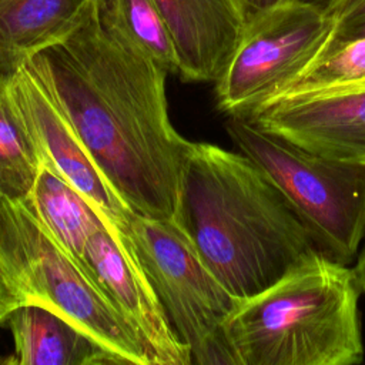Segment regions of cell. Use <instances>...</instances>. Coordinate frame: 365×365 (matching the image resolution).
<instances>
[{
	"instance_id": "6da1fadb",
	"label": "cell",
	"mask_w": 365,
	"mask_h": 365,
	"mask_svg": "<svg viewBox=\"0 0 365 365\" xmlns=\"http://www.w3.org/2000/svg\"><path fill=\"white\" fill-rule=\"evenodd\" d=\"M26 64L130 210L174 220L191 141L170 120L168 73L111 23L101 0Z\"/></svg>"
},
{
	"instance_id": "7a4b0ae2",
	"label": "cell",
	"mask_w": 365,
	"mask_h": 365,
	"mask_svg": "<svg viewBox=\"0 0 365 365\" xmlns=\"http://www.w3.org/2000/svg\"><path fill=\"white\" fill-rule=\"evenodd\" d=\"M174 221L237 299L319 252L269 177L242 153L211 143L190 144Z\"/></svg>"
},
{
	"instance_id": "3957f363",
	"label": "cell",
	"mask_w": 365,
	"mask_h": 365,
	"mask_svg": "<svg viewBox=\"0 0 365 365\" xmlns=\"http://www.w3.org/2000/svg\"><path fill=\"white\" fill-rule=\"evenodd\" d=\"M354 267L315 252L240 299L224 331L235 365H355L364 359Z\"/></svg>"
},
{
	"instance_id": "277c9868",
	"label": "cell",
	"mask_w": 365,
	"mask_h": 365,
	"mask_svg": "<svg viewBox=\"0 0 365 365\" xmlns=\"http://www.w3.org/2000/svg\"><path fill=\"white\" fill-rule=\"evenodd\" d=\"M225 131L282 192L318 251L351 264L365 240V164L311 153L247 117L228 115Z\"/></svg>"
},
{
	"instance_id": "5b68a950",
	"label": "cell",
	"mask_w": 365,
	"mask_h": 365,
	"mask_svg": "<svg viewBox=\"0 0 365 365\" xmlns=\"http://www.w3.org/2000/svg\"><path fill=\"white\" fill-rule=\"evenodd\" d=\"M0 259L29 304L68 319L121 364L153 365L131 324L94 278L51 238L23 200L0 197Z\"/></svg>"
},
{
	"instance_id": "8992f818",
	"label": "cell",
	"mask_w": 365,
	"mask_h": 365,
	"mask_svg": "<svg viewBox=\"0 0 365 365\" xmlns=\"http://www.w3.org/2000/svg\"><path fill=\"white\" fill-rule=\"evenodd\" d=\"M128 237L192 364L235 365L224 327L240 299L204 265L178 224L133 214Z\"/></svg>"
},
{
	"instance_id": "52a82bcc",
	"label": "cell",
	"mask_w": 365,
	"mask_h": 365,
	"mask_svg": "<svg viewBox=\"0 0 365 365\" xmlns=\"http://www.w3.org/2000/svg\"><path fill=\"white\" fill-rule=\"evenodd\" d=\"M332 38V19L301 0L250 13L237 48L215 81L217 107L227 115L251 117L279 97Z\"/></svg>"
},
{
	"instance_id": "ba28073f",
	"label": "cell",
	"mask_w": 365,
	"mask_h": 365,
	"mask_svg": "<svg viewBox=\"0 0 365 365\" xmlns=\"http://www.w3.org/2000/svg\"><path fill=\"white\" fill-rule=\"evenodd\" d=\"M9 91L41 163L77 188L104 215L114 231L128 235L134 212L106 180L27 64L10 76Z\"/></svg>"
},
{
	"instance_id": "9c48e42d",
	"label": "cell",
	"mask_w": 365,
	"mask_h": 365,
	"mask_svg": "<svg viewBox=\"0 0 365 365\" xmlns=\"http://www.w3.org/2000/svg\"><path fill=\"white\" fill-rule=\"evenodd\" d=\"M86 262L96 282L144 342L153 365L192 364L190 348L178 338L145 275L128 235L108 228L87 244Z\"/></svg>"
},
{
	"instance_id": "30bf717a",
	"label": "cell",
	"mask_w": 365,
	"mask_h": 365,
	"mask_svg": "<svg viewBox=\"0 0 365 365\" xmlns=\"http://www.w3.org/2000/svg\"><path fill=\"white\" fill-rule=\"evenodd\" d=\"M247 118L311 153L365 164V87L284 97Z\"/></svg>"
},
{
	"instance_id": "8fae6325",
	"label": "cell",
	"mask_w": 365,
	"mask_h": 365,
	"mask_svg": "<svg viewBox=\"0 0 365 365\" xmlns=\"http://www.w3.org/2000/svg\"><path fill=\"white\" fill-rule=\"evenodd\" d=\"M171 34L184 81L215 83L245 29V0H155Z\"/></svg>"
},
{
	"instance_id": "7c38bea8",
	"label": "cell",
	"mask_w": 365,
	"mask_h": 365,
	"mask_svg": "<svg viewBox=\"0 0 365 365\" xmlns=\"http://www.w3.org/2000/svg\"><path fill=\"white\" fill-rule=\"evenodd\" d=\"M16 365H113L121 362L77 325L38 304L19 307L7 319Z\"/></svg>"
},
{
	"instance_id": "4fadbf2b",
	"label": "cell",
	"mask_w": 365,
	"mask_h": 365,
	"mask_svg": "<svg viewBox=\"0 0 365 365\" xmlns=\"http://www.w3.org/2000/svg\"><path fill=\"white\" fill-rule=\"evenodd\" d=\"M23 201L51 238L90 277L93 275L86 262V248L91 237L103 228H108L115 235H124L114 231L104 215L77 188L44 163Z\"/></svg>"
},
{
	"instance_id": "5bb4252c",
	"label": "cell",
	"mask_w": 365,
	"mask_h": 365,
	"mask_svg": "<svg viewBox=\"0 0 365 365\" xmlns=\"http://www.w3.org/2000/svg\"><path fill=\"white\" fill-rule=\"evenodd\" d=\"M90 0H0V77L64 36Z\"/></svg>"
},
{
	"instance_id": "9a60e30c",
	"label": "cell",
	"mask_w": 365,
	"mask_h": 365,
	"mask_svg": "<svg viewBox=\"0 0 365 365\" xmlns=\"http://www.w3.org/2000/svg\"><path fill=\"white\" fill-rule=\"evenodd\" d=\"M9 78L0 77V197L24 200L38 174L41 160L14 107Z\"/></svg>"
},
{
	"instance_id": "2e32d148",
	"label": "cell",
	"mask_w": 365,
	"mask_h": 365,
	"mask_svg": "<svg viewBox=\"0 0 365 365\" xmlns=\"http://www.w3.org/2000/svg\"><path fill=\"white\" fill-rule=\"evenodd\" d=\"M111 23L168 74H178L171 34L155 0H101Z\"/></svg>"
},
{
	"instance_id": "e0dca14e",
	"label": "cell",
	"mask_w": 365,
	"mask_h": 365,
	"mask_svg": "<svg viewBox=\"0 0 365 365\" xmlns=\"http://www.w3.org/2000/svg\"><path fill=\"white\" fill-rule=\"evenodd\" d=\"M364 81L365 37L331 41L327 51L275 100L354 87Z\"/></svg>"
},
{
	"instance_id": "ac0fdd59",
	"label": "cell",
	"mask_w": 365,
	"mask_h": 365,
	"mask_svg": "<svg viewBox=\"0 0 365 365\" xmlns=\"http://www.w3.org/2000/svg\"><path fill=\"white\" fill-rule=\"evenodd\" d=\"M324 10L334 21L332 41L365 37V0H331Z\"/></svg>"
},
{
	"instance_id": "d6986e66",
	"label": "cell",
	"mask_w": 365,
	"mask_h": 365,
	"mask_svg": "<svg viewBox=\"0 0 365 365\" xmlns=\"http://www.w3.org/2000/svg\"><path fill=\"white\" fill-rule=\"evenodd\" d=\"M26 304H29L26 295L0 259V325L6 324L9 317Z\"/></svg>"
},
{
	"instance_id": "ffe728a7",
	"label": "cell",
	"mask_w": 365,
	"mask_h": 365,
	"mask_svg": "<svg viewBox=\"0 0 365 365\" xmlns=\"http://www.w3.org/2000/svg\"><path fill=\"white\" fill-rule=\"evenodd\" d=\"M354 271L356 274V278H358V282L361 285V289L365 294V240H364V244L359 248V252H358V255L355 258Z\"/></svg>"
},
{
	"instance_id": "44dd1931",
	"label": "cell",
	"mask_w": 365,
	"mask_h": 365,
	"mask_svg": "<svg viewBox=\"0 0 365 365\" xmlns=\"http://www.w3.org/2000/svg\"><path fill=\"white\" fill-rule=\"evenodd\" d=\"M285 1H289V0H245L250 13L267 10V9H269V7L282 4V3H285Z\"/></svg>"
},
{
	"instance_id": "7402d4cb",
	"label": "cell",
	"mask_w": 365,
	"mask_h": 365,
	"mask_svg": "<svg viewBox=\"0 0 365 365\" xmlns=\"http://www.w3.org/2000/svg\"><path fill=\"white\" fill-rule=\"evenodd\" d=\"M301 1H305V3H309V4H314V6H318L321 9H325L327 4L331 1V0H301Z\"/></svg>"
},
{
	"instance_id": "603a6c76",
	"label": "cell",
	"mask_w": 365,
	"mask_h": 365,
	"mask_svg": "<svg viewBox=\"0 0 365 365\" xmlns=\"http://www.w3.org/2000/svg\"><path fill=\"white\" fill-rule=\"evenodd\" d=\"M354 87H365V81L361 83V84H358V86H354ZM348 88H351V87H348Z\"/></svg>"
}]
</instances>
